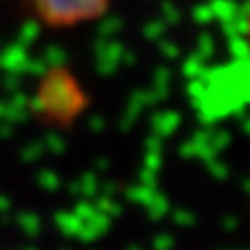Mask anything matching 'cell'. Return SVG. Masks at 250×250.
<instances>
[{
    "instance_id": "obj_1",
    "label": "cell",
    "mask_w": 250,
    "mask_h": 250,
    "mask_svg": "<svg viewBox=\"0 0 250 250\" xmlns=\"http://www.w3.org/2000/svg\"><path fill=\"white\" fill-rule=\"evenodd\" d=\"M117 0H20L35 22L51 31H73L101 20Z\"/></svg>"
},
{
    "instance_id": "obj_2",
    "label": "cell",
    "mask_w": 250,
    "mask_h": 250,
    "mask_svg": "<svg viewBox=\"0 0 250 250\" xmlns=\"http://www.w3.org/2000/svg\"><path fill=\"white\" fill-rule=\"evenodd\" d=\"M244 42H246V48L250 53V7L246 11V18H244Z\"/></svg>"
}]
</instances>
